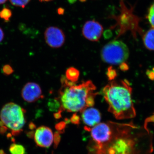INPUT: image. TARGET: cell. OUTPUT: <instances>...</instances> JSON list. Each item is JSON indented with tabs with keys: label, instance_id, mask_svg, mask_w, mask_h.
Wrapping results in <instances>:
<instances>
[{
	"label": "cell",
	"instance_id": "1",
	"mask_svg": "<svg viewBox=\"0 0 154 154\" xmlns=\"http://www.w3.org/2000/svg\"><path fill=\"white\" fill-rule=\"evenodd\" d=\"M109 122L110 130L102 141L90 140L88 147L89 154H151L153 150L152 134L148 125L154 122L153 117L146 120L143 126L132 122L119 123Z\"/></svg>",
	"mask_w": 154,
	"mask_h": 154
},
{
	"label": "cell",
	"instance_id": "2",
	"mask_svg": "<svg viewBox=\"0 0 154 154\" xmlns=\"http://www.w3.org/2000/svg\"><path fill=\"white\" fill-rule=\"evenodd\" d=\"M61 87L57 99L60 107L57 118L63 111L69 112H81L92 107L95 104V99L98 94L95 92L96 87L91 80L84 81L76 85L68 80L65 76L60 79Z\"/></svg>",
	"mask_w": 154,
	"mask_h": 154
},
{
	"label": "cell",
	"instance_id": "3",
	"mask_svg": "<svg viewBox=\"0 0 154 154\" xmlns=\"http://www.w3.org/2000/svg\"><path fill=\"white\" fill-rule=\"evenodd\" d=\"M132 91L126 80L110 81L102 89V95L108 105V111L116 119L135 117L136 112L131 98Z\"/></svg>",
	"mask_w": 154,
	"mask_h": 154
},
{
	"label": "cell",
	"instance_id": "4",
	"mask_svg": "<svg viewBox=\"0 0 154 154\" xmlns=\"http://www.w3.org/2000/svg\"><path fill=\"white\" fill-rule=\"evenodd\" d=\"M25 109L14 102L5 104L0 112V126L3 129L9 130L13 135L21 133L25 125Z\"/></svg>",
	"mask_w": 154,
	"mask_h": 154
},
{
	"label": "cell",
	"instance_id": "5",
	"mask_svg": "<svg viewBox=\"0 0 154 154\" xmlns=\"http://www.w3.org/2000/svg\"><path fill=\"white\" fill-rule=\"evenodd\" d=\"M129 51L126 44L120 40H113L105 45L101 51L102 61L109 64L119 65L128 59Z\"/></svg>",
	"mask_w": 154,
	"mask_h": 154
},
{
	"label": "cell",
	"instance_id": "6",
	"mask_svg": "<svg viewBox=\"0 0 154 154\" xmlns=\"http://www.w3.org/2000/svg\"><path fill=\"white\" fill-rule=\"evenodd\" d=\"M121 13L117 17V24L119 26L118 37L128 30H130L133 36L136 37L137 33H141L143 32L139 26L140 19L134 14L133 7L128 8L123 2L121 3Z\"/></svg>",
	"mask_w": 154,
	"mask_h": 154
},
{
	"label": "cell",
	"instance_id": "7",
	"mask_svg": "<svg viewBox=\"0 0 154 154\" xmlns=\"http://www.w3.org/2000/svg\"><path fill=\"white\" fill-rule=\"evenodd\" d=\"M44 37L46 43L52 48H60L65 42V35L63 31L60 28L54 26H51L45 30Z\"/></svg>",
	"mask_w": 154,
	"mask_h": 154
},
{
	"label": "cell",
	"instance_id": "8",
	"mask_svg": "<svg viewBox=\"0 0 154 154\" xmlns=\"http://www.w3.org/2000/svg\"><path fill=\"white\" fill-rule=\"evenodd\" d=\"M82 32L83 36L86 39L92 42H97L102 37L103 27L97 21L89 20L83 25Z\"/></svg>",
	"mask_w": 154,
	"mask_h": 154
},
{
	"label": "cell",
	"instance_id": "9",
	"mask_svg": "<svg viewBox=\"0 0 154 154\" xmlns=\"http://www.w3.org/2000/svg\"><path fill=\"white\" fill-rule=\"evenodd\" d=\"M34 141L40 147L48 148L52 144L54 135L48 127L41 126L36 130L34 135Z\"/></svg>",
	"mask_w": 154,
	"mask_h": 154
},
{
	"label": "cell",
	"instance_id": "10",
	"mask_svg": "<svg viewBox=\"0 0 154 154\" xmlns=\"http://www.w3.org/2000/svg\"><path fill=\"white\" fill-rule=\"evenodd\" d=\"M21 95L23 99L28 103H33L44 97L40 86L34 82L25 84L22 89Z\"/></svg>",
	"mask_w": 154,
	"mask_h": 154
},
{
	"label": "cell",
	"instance_id": "11",
	"mask_svg": "<svg viewBox=\"0 0 154 154\" xmlns=\"http://www.w3.org/2000/svg\"><path fill=\"white\" fill-rule=\"evenodd\" d=\"M81 113L83 122L88 127H94L101 121V113L96 108L88 107Z\"/></svg>",
	"mask_w": 154,
	"mask_h": 154
},
{
	"label": "cell",
	"instance_id": "12",
	"mask_svg": "<svg viewBox=\"0 0 154 154\" xmlns=\"http://www.w3.org/2000/svg\"><path fill=\"white\" fill-rule=\"evenodd\" d=\"M143 42L146 48L154 51V28H152L143 34Z\"/></svg>",
	"mask_w": 154,
	"mask_h": 154
},
{
	"label": "cell",
	"instance_id": "13",
	"mask_svg": "<svg viewBox=\"0 0 154 154\" xmlns=\"http://www.w3.org/2000/svg\"><path fill=\"white\" fill-rule=\"evenodd\" d=\"M80 72L79 70L71 67L66 70L65 77L68 80L72 82H76L79 77Z\"/></svg>",
	"mask_w": 154,
	"mask_h": 154
},
{
	"label": "cell",
	"instance_id": "14",
	"mask_svg": "<svg viewBox=\"0 0 154 154\" xmlns=\"http://www.w3.org/2000/svg\"><path fill=\"white\" fill-rule=\"evenodd\" d=\"M11 154H25L26 149L25 147L21 144L14 143L10 146L9 149Z\"/></svg>",
	"mask_w": 154,
	"mask_h": 154
},
{
	"label": "cell",
	"instance_id": "15",
	"mask_svg": "<svg viewBox=\"0 0 154 154\" xmlns=\"http://www.w3.org/2000/svg\"><path fill=\"white\" fill-rule=\"evenodd\" d=\"M146 17L152 28H154V1L148 9Z\"/></svg>",
	"mask_w": 154,
	"mask_h": 154
},
{
	"label": "cell",
	"instance_id": "16",
	"mask_svg": "<svg viewBox=\"0 0 154 154\" xmlns=\"http://www.w3.org/2000/svg\"><path fill=\"white\" fill-rule=\"evenodd\" d=\"M12 12L10 9L5 8L0 11V17L5 21H8L12 16Z\"/></svg>",
	"mask_w": 154,
	"mask_h": 154
},
{
	"label": "cell",
	"instance_id": "17",
	"mask_svg": "<svg viewBox=\"0 0 154 154\" xmlns=\"http://www.w3.org/2000/svg\"><path fill=\"white\" fill-rule=\"evenodd\" d=\"M10 1L13 5L24 8L28 5L30 0H10Z\"/></svg>",
	"mask_w": 154,
	"mask_h": 154
},
{
	"label": "cell",
	"instance_id": "18",
	"mask_svg": "<svg viewBox=\"0 0 154 154\" xmlns=\"http://www.w3.org/2000/svg\"><path fill=\"white\" fill-rule=\"evenodd\" d=\"M107 75L108 79L111 81L115 79L117 75V74H116V71L113 69L112 66H110L107 69Z\"/></svg>",
	"mask_w": 154,
	"mask_h": 154
},
{
	"label": "cell",
	"instance_id": "19",
	"mask_svg": "<svg viewBox=\"0 0 154 154\" xmlns=\"http://www.w3.org/2000/svg\"><path fill=\"white\" fill-rule=\"evenodd\" d=\"M3 71L6 75H10L14 72V70L9 65H6L3 67Z\"/></svg>",
	"mask_w": 154,
	"mask_h": 154
},
{
	"label": "cell",
	"instance_id": "20",
	"mask_svg": "<svg viewBox=\"0 0 154 154\" xmlns=\"http://www.w3.org/2000/svg\"><path fill=\"white\" fill-rule=\"evenodd\" d=\"M72 123L74 124H78L79 122L80 118L79 116L77 115L76 114H74L70 119Z\"/></svg>",
	"mask_w": 154,
	"mask_h": 154
},
{
	"label": "cell",
	"instance_id": "21",
	"mask_svg": "<svg viewBox=\"0 0 154 154\" xmlns=\"http://www.w3.org/2000/svg\"><path fill=\"white\" fill-rule=\"evenodd\" d=\"M65 123L64 122H61V123H59L57 125V126H56V128L59 131L62 130L65 127Z\"/></svg>",
	"mask_w": 154,
	"mask_h": 154
},
{
	"label": "cell",
	"instance_id": "22",
	"mask_svg": "<svg viewBox=\"0 0 154 154\" xmlns=\"http://www.w3.org/2000/svg\"><path fill=\"white\" fill-rule=\"evenodd\" d=\"M4 32H3L2 29L1 28H0V42H1L2 40L3 39H4Z\"/></svg>",
	"mask_w": 154,
	"mask_h": 154
},
{
	"label": "cell",
	"instance_id": "23",
	"mask_svg": "<svg viewBox=\"0 0 154 154\" xmlns=\"http://www.w3.org/2000/svg\"><path fill=\"white\" fill-rule=\"evenodd\" d=\"M120 69L122 70H127V69H128V68H127L126 64L123 63L121 64V66H120Z\"/></svg>",
	"mask_w": 154,
	"mask_h": 154
},
{
	"label": "cell",
	"instance_id": "24",
	"mask_svg": "<svg viewBox=\"0 0 154 154\" xmlns=\"http://www.w3.org/2000/svg\"><path fill=\"white\" fill-rule=\"evenodd\" d=\"M7 1V0H0V5H2V4L5 3Z\"/></svg>",
	"mask_w": 154,
	"mask_h": 154
},
{
	"label": "cell",
	"instance_id": "25",
	"mask_svg": "<svg viewBox=\"0 0 154 154\" xmlns=\"http://www.w3.org/2000/svg\"><path fill=\"white\" fill-rule=\"evenodd\" d=\"M39 1L41 2H49L53 1V0H39Z\"/></svg>",
	"mask_w": 154,
	"mask_h": 154
}]
</instances>
